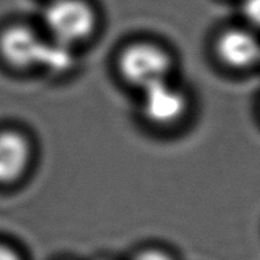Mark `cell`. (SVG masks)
Masks as SVG:
<instances>
[{
    "label": "cell",
    "mask_w": 260,
    "mask_h": 260,
    "mask_svg": "<svg viewBox=\"0 0 260 260\" xmlns=\"http://www.w3.org/2000/svg\"><path fill=\"white\" fill-rule=\"evenodd\" d=\"M0 260H24L18 249L8 243L0 241Z\"/></svg>",
    "instance_id": "obj_9"
},
{
    "label": "cell",
    "mask_w": 260,
    "mask_h": 260,
    "mask_svg": "<svg viewBox=\"0 0 260 260\" xmlns=\"http://www.w3.org/2000/svg\"><path fill=\"white\" fill-rule=\"evenodd\" d=\"M243 14L250 24L260 28V0H243Z\"/></svg>",
    "instance_id": "obj_8"
},
{
    "label": "cell",
    "mask_w": 260,
    "mask_h": 260,
    "mask_svg": "<svg viewBox=\"0 0 260 260\" xmlns=\"http://www.w3.org/2000/svg\"><path fill=\"white\" fill-rule=\"evenodd\" d=\"M32 160L33 145L28 135L17 128L0 129V187L23 179Z\"/></svg>",
    "instance_id": "obj_5"
},
{
    "label": "cell",
    "mask_w": 260,
    "mask_h": 260,
    "mask_svg": "<svg viewBox=\"0 0 260 260\" xmlns=\"http://www.w3.org/2000/svg\"><path fill=\"white\" fill-rule=\"evenodd\" d=\"M131 260H177L172 253L161 248H144L137 251Z\"/></svg>",
    "instance_id": "obj_7"
},
{
    "label": "cell",
    "mask_w": 260,
    "mask_h": 260,
    "mask_svg": "<svg viewBox=\"0 0 260 260\" xmlns=\"http://www.w3.org/2000/svg\"><path fill=\"white\" fill-rule=\"evenodd\" d=\"M174 68L173 53L154 41H134L124 46L117 56L119 76L139 91L173 79Z\"/></svg>",
    "instance_id": "obj_1"
},
{
    "label": "cell",
    "mask_w": 260,
    "mask_h": 260,
    "mask_svg": "<svg viewBox=\"0 0 260 260\" xmlns=\"http://www.w3.org/2000/svg\"><path fill=\"white\" fill-rule=\"evenodd\" d=\"M102 260H108V259H102Z\"/></svg>",
    "instance_id": "obj_10"
},
{
    "label": "cell",
    "mask_w": 260,
    "mask_h": 260,
    "mask_svg": "<svg viewBox=\"0 0 260 260\" xmlns=\"http://www.w3.org/2000/svg\"><path fill=\"white\" fill-rule=\"evenodd\" d=\"M215 52L228 68L246 69L260 58V42L245 28H229L216 38Z\"/></svg>",
    "instance_id": "obj_6"
},
{
    "label": "cell",
    "mask_w": 260,
    "mask_h": 260,
    "mask_svg": "<svg viewBox=\"0 0 260 260\" xmlns=\"http://www.w3.org/2000/svg\"><path fill=\"white\" fill-rule=\"evenodd\" d=\"M50 38L45 33L13 23L0 30V58L14 70H43Z\"/></svg>",
    "instance_id": "obj_3"
},
{
    "label": "cell",
    "mask_w": 260,
    "mask_h": 260,
    "mask_svg": "<svg viewBox=\"0 0 260 260\" xmlns=\"http://www.w3.org/2000/svg\"><path fill=\"white\" fill-rule=\"evenodd\" d=\"M45 35L74 48L88 42L98 28V14L88 0H51L42 15Z\"/></svg>",
    "instance_id": "obj_2"
},
{
    "label": "cell",
    "mask_w": 260,
    "mask_h": 260,
    "mask_svg": "<svg viewBox=\"0 0 260 260\" xmlns=\"http://www.w3.org/2000/svg\"><path fill=\"white\" fill-rule=\"evenodd\" d=\"M142 118L157 128H170L184 121L190 109L189 94L173 79L140 91Z\"/></svg>",
    "instance_id": "obj_4"
}]
</instances>
